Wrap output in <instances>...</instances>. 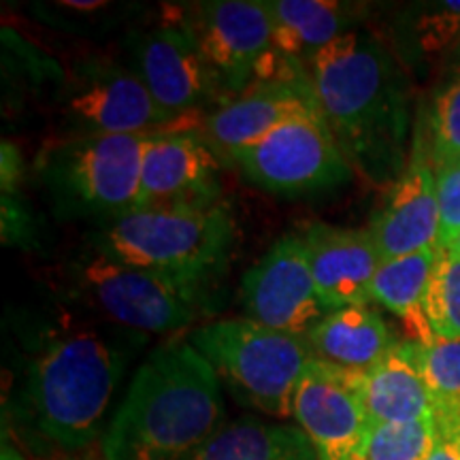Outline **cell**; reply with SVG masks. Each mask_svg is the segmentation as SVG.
<instances>
[{
	"instance_id": "1",
	"label": "cell",
	"mask_w": 460,
	"mask_h": 460,
	"mask_svg": "<svg viewBox=\"0 0 460 460\" xmlns=\"http://www.w3.org/2000/svg\"><path fill=\"white\" fill-rule=\"evenodd\" d=\"M326 126L352 171L393 186L410 160V75L376 34L356 28L305 65Z\"/></svg>"
},
{
	"instance_id": "2",
	"label": "cell",
	"mask_w": 460,
	"mask_h": 460,
	"mask_svg": "<svg viewBox=\"0 0 460 460\" xmlns=\"http://www.w3.org/2000/svg\"><path fill=\"white\" fill-rule=\"evenodd\" d=\"M220 377L188 339L158 345L102 435L105 460H180L224 424Z\"/></svg>"
},
{
	"instance_id": "3",
	"label": "cell",
	"mask_w": 460,
	"mask_h": 460,
	"mask_svg": "<svg viewBox=\"0 0 460 460\" xmlns=\"http://www.w3.org/2000/svg\"><path fill=\"white\" fill-rule=\"evenodd\" d=\"M141 332L75 329L51 335L26 371L24 405L39 437L82 450L105 435V418Z\"/></svg>"
},
{
	"instance_id": "4",
	"label": "cell",
	"mask_w": 460,
	"mask_h": 460,
	"mask_svg": "<svg viewBox=\"0 0 460 460\" xmlns=\"http://www.w3.org/2000/svg\"><path fill=\"white\" fill-rule=\"evenodd\" d=\"M237 243V224L228 205L137 209L99 224L88 250L111 261L147 269L199 286H214L226 271Z\"/></svg>"
},
{
	"instance_id": "5",
	"label": "cell",
	"mask_w": 460,
	"mask_h": 460,
	"mask_svg": "<svg viewBox=\"0 0 460 460\" xmlns=\"http://www.w3.org/2000/svg\"><path fill=\"white\" fill-rule=\"evenodd\" d=\"M154 132L60 137L37 158L56 214L94 226L139 209L141 169Z\"/></svg>"
},
{
	"instance_id": "6",
	"label": "cell",
	"mask_w": 460,
	"mask_h": 460,
	"mask_svg": "<svg viewBox=\"0 0 460 460\" xmlns=\"http://www.w3.org/2000/svg\"><path fill=\"white\" fill-rule=\"evenodd\" d=\"M186 339L241 402L273 418H292L296 384L314 358L307 335L230 318L200 324Z\"/></svg>"
},
{
	"instance_id": "7",
	"label": "cell",
	"mask_w": 460,
	"mask_h": 460,
	"mask_svg": "<svg viewBox=\"0 0 460 460\" xmlns=\"http://www.w3.org/2000/svg\"><path fill=\"white\" fill-rule=\"evenodd\" d=\"M68 278L111 324L141 335L192 329L211 309V286L130 267L88 247L68 262Z\"/></svg>"
},
{
	"instance_id": "8",
	"label": "cell",
	"mask_w": 460,
	"mask_h": 460,
	"mask_svg": "<svg viewBox=\"0 0 460 460\" xmlns=\"http://www.w3.org/2000/svg\"><path fill=\"white\" fill-rule=\"evenodd\" d=\"M203 60L214 73L224 102L254 85L301 66L275 54L273 22L264 0H209L177 11Z\"/></svg>"
},
{
	"instance_id": "9",
	"label": "cell",
	"mask_w": 460,
	"mask_h": 460,
	"mask_svg": "<svg viewBox=\"0 0 460 460\" xmlns=\"http://www.w3.org/2000/svg\"><path fill=\"white\" fill-rule=\"evenodd\" d=\"M56 111L62 137L180 128L156 105L130 65L99 56L77 60L62 77Z\"/></svg>"
},
{
	"instance_id": "10",
	"label": "cell",
	"mask_w": 460,
	"mask_h": 460,
	"mask_svg": "<svg viewBox=\"0 0 460 460\" xmlns=\"http://www.w3.org/2000/svg\"><path fill=\"white\" fill-rule=\"evenodd\" d=\"M230 164L252 186L275 194L320 192L343 186L352 177V166L320 111L279 126Z\"/></svg>"
},
{
	"instance_id": "11",
	"label": "cell",
	"mask_w": 460,
	"mask_h": 460,
	"mask_svg": "<svg viewBox=\"0 0 460 460\" xmlns=\"http://www.w3.org/2000/svg\"><path fill=\"white\" fill-rule=\"evenodd\" d=\"M128 58L130 68L139 75L156 105L180 128H190L197 113L205 109L214 111L224 102L220 85L197 43L177 22L132 32Z\"/></svg>"
},
{
	"instance_id": "12",
	"label": "cell",
	"mask_w": 460,
	"mask_h": 460,
	"mask_svg": "<svg viewBox=\"0 0 460 460\" xmlns=\"http://www.w3.org/2000/svg\"><path fill=\"white\" fill-rule=\"evenodd\" d=\"M320 111L312 82L303 66H295L233 96L200 119V137L222 163L256 146L290 119Z\"/></svg>"
},
{
	"instance_id": "13",
	"label": "cell",
	"mask_w": 460,
	"mask_h": 460,
	"mask_svg": "<svg viewBox=\"0 0 460 460\" xmlns=\"http://www.w3.org/2000/svg\"><path fill=\"white\" fill-rule=\"evenodd\" d=\"M241 305L245 318L292 335H307L324 318L301 233L275 241L243 275Z\"/></svg>"
},
{
	"instance_id": "14",
	"label": "cell",
	"mask_w": 460,
	"mask_h": 460,
	"mask_svg": "<svg viewBox=\"0 0 460 460\" xmlns=\"http://www.w3.org/2000/svg\"><path fill=\"white\" fill-rule=\"evenodd\" d=\"M360 376L312 358L298 379L292 418L312 441L318 460H356L371 422L360 396Z\"/></svg>"
},
{
	"instance_id": "15",
	"label": "cell",
	"mask_w": 460,
	"mask_h": 460,
	"mask_svg": "<svg viewBox=\"0 0 460 460\" xmlns=\"http://www.w3.org/2000/svg\"><path fill=\"white\" fill-rule=\"evenodd\" d=\"M222 160L192 128L154 132L141 169L139 209L222 203Z\"/></svg>"
},
{
	"instance_id": "16",
	"label": "cell",
	"mask_w": 460,
	"mask_h": 460,
	"mask_svg": "<svg viewBox=\"0 0 460 460\" xmlns=\"http://www.w3.org/2000/svg\"><path fill=\"white\" fill-rule=\"evenodd\" d=\"M367 230L376 241L382 262L439 247L435 166L422 122L413 130L405 169L390 186L386 200L376 211Z\"/></svg>"
},
{
	"instance_id": "17",
	"label": "cell",
	"mask_w": 460,
	"mask_h": 460,
	"mask_svg": "<svg viewBox=\"0 0 460 460\" xmlns=\"http://www.w3.org/2000/svg\"><path fill=\"white\" fill-rule=\"evenodd\" d=\"M301 237L326 312L371 303V286L382 258L369 230L312 222Z\"/></svg>"
},
{
	"instance_id": "18",
	"label": "cell",
	"mask_w": 460,
	"mask_h": 460,
	"mask_svg": "<svg viewBox=\"0 0 460 460\" xmlns=\"http://www.w3.org/2000/svg\"><path fill=\"white\" fill-rule=\"evenodd\" d=\"M307 341L315 360L354 376L369 373L399 343L386 320L369 305H349L326 312L307 332Z\"/></svg>"
},
{
	"instance_id": "19",
	"label": "cell",
	"mask_w": 460,
	"mask_h": 460,
	"mask_svg": "<svg viewBox=\"0 0 460 460\" xmlns=\"http://www.w3.org/2000/svg\"><path fill=\"white\" fill-rule=\"evenodd\" d=\"M460 41V0L405 4L390 22V49L407 75L427 79Z\"/></svg>"
},
{
	"instance_id": "20",
	"label": "cell",
	"mask_w": 460,
	"mask_h": 460,
	"mask_svg": "<svg viewBox=\"0 0 460 460\" xmlns=\"http://www.w3.org/2000/svg\"><path fill=\"white\" fill-rule=\"evenodd\" d=\"M273 22L275 54L305 66L337 39L356 31L358 9L337 0H264Z\"/></svg>"
},
{
	"instance_id": "21",
	"label": "cell",
	"mask_w": 460,
	"mask_h": 460,
	"mask_svg": "<svg viewBox=\"0 0 460 460\" xmlns=\"http://www.w3.org/2000/svg\"><path fill=\"white\" fill-rule=\"evenodd\" d=\"M360 396L371 424L416 422L435 416L437 402L411 354L410 339L360 376Z\"/></svg>"
},
{
	"instance_id": "22",
	"label": "cell",
	"mask_w": 460,
	"mask_h": 460,
	"mask_svg": "<svg viewBox=\"0 0 460 460\" xmlns=\"http://www.w3.org/2000/svg\"><path fill=\"white\" fill-rule=\"evenodd\" d=\"M441 247L413 252L379 264L371 286V303L402 318L413 341H433L429 324V296Z\"/></svg>"
},
{
	"instance_id": "23",
	"label": "cell",
	"mask_w": 460,
	"mask_h": 460,
	"mask_svg": "<svg viewBox=\"0 0 460 460\" xmlns=\"http://www.w3.org/2000/svg\"><path fill=\"white\" fill-rule=\"evenodd\" d=\"M180 460H318V454L298 427L243 418Z\"/></svg>"
},
{
	"instance_id": "24",
	"label": "cell",
	"mask_w": 460,
	"mask_h": 460,
	"mask_svg": "<svg viewBox=\"0 0 460 460\" xmlns=\"http://www.w3.org/2000/svg\"><path fill=\"white\" fill-rule=\"evenodd\" d=\"M435 441V416L416 422L371 424L356 460H429Z\"/></svg>"
},
{
	"instance_id": "25",
	"label": "cell",
	"mask_w": 460,
	"mask_h": 460,
	"mask_svg": "<svg viewBox=\"0 0 460 460\" xmlns=\"http://www.w3.org/2000/svg\"><path fill=\"white\" fill-rule=\"evenodd\" d=\"M410 345L437 405L460 407V339H433L429 343L410 339Z\"/></svg>"
},
{
	"instance_id": "26",
	"label": "cell",
	"mask_w": 460,
	"mask_h": 460,
	"mask_svg": "<svg viewBox=\"0 0 460 460\" xmlns=\"http://www.w3.org/2000/svg\"><path fill=\"white\" fill-rule=\"evenodd\" d=\"M433 164L460 158V79L441 82L422 119Z\"/></svg>"
},
{
	"instance_id": "27",
	"label": "cell",
	"mask_w": 460,
	"mask_h": 460,
	"mask_svg": "<svg viewBox=\"0 0 460 460\" xmlns=\"http://www.w3.org/2000/svg\"><path fill=\"white\" fill-rule=\"evenodd\" d=\"M433 339H460V256L441 250L429 296Z\"/></svg>"
},
{
	"instance_id": "28",
	"label": "cell",
	"mask_w": 460,
	"mask_h": 460,
	"mask_svg": "<svg viewBox=\"0 0 460 460\" xmlns=\"http://www.w3.org/2000/svg\"><path fill=\"white\" fill-rule=\"evenodd\" d=\"M433 166L439 207V247L447 250L460 234V158L441 160Z\"/></svg>"
},
{
	"instance_id": "29",
	"label": "cell",
	"mask_w": 460,
	"mask_h": 460,
	"mask_svg": "<svg viewBox=\"0 0 460 460\" xmlns=\"http://www.w3.org/2000/svg\"><path fill=\"white\" fill-rule=\"evenodd\" d=\"M437 441L429 460H460V407L437 405Z\"/></svg>"
},
{
	"instance_id": "30",
	"label": "cell",
	"mask_w": 460,
	"mask_h": 460,
	"mask_svg": "<svg viewBox=\"0 0 460 460\" xmlns=\"http://www.w3.org/2000/svg\"><path fill=\"white\" fill-rule=\"evenodd\" d=\"M22 171V158L17 149L11 143H3V192L13 190L17 180H20Z\"/></svg>"
},
{
	"instance_id": "31",
	"label": "cell",
	"mask_w": 460,
	"mask_h": 460,
	"mask_svg": "<svg viewBox=\"0 0 460 460\" xmlns=\"http://www.w3.org/2000/svg\"><path fill=\"white\" fill-rule=\"evenodd\" d=\"M441 75H444V82H447V79H460V41L452 49V54L447 56L446 65L441 68Z\"/></svg>"
},
{
	"instance_id": "32",
	"label": "cell",
	"mask_w": 460,
	"mask_h": 460,
	"mask_svg": "<svg viewBox=\"0 0 460 460\" xmlns=\"http://www.w3.org/2000/svg\"><path fill=\"white\" fill-rule=\"evenodd\" d=\"M447 250H450V252H454V254H458V256H460V234H458V239L454 241V243H452L450 247H447Z\"/></svg>"
}]
</instances>
